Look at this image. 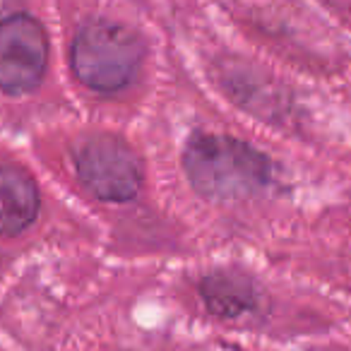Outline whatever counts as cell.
I'll return each instance as SVG.
<instances>
[{"label":"cell","mask_w":351,"mask_h":351,"mask_svg":"<svg viewBox=\"0 0 351 351\" xmlns=\"http://www.w3.org/2000/svg\"><path fill=\"white\" fill-rule=\"evenodd\" d=\"M183 169L191 186L202 197L231 202L253 197L269 183V161L263 152L231 135L191 137L183 154Z\"/></svg>","instance_id":"6da1fadb"},{"label":"cell","mask_w":351,"mask_h":351,"mask_svg":"<svg viewBox=\"0 0 351 351\" xmlns=\"http://www.w3.org/2000/svg\"><path fill=\"white\" fill-rule=\"evenodd\" d=\"M145 44L140 34L118 22H87L70 51L73 73L87 89L101 94L121 92L140 73Z\"/></svg>","instance_id":"7a4b0ae2"},{"label":"cell","mask_w":351,"mask_h":351,"mask_svg":"<svg viewBox=\"0 0 351 351\" xmlns=\"http://www.w3.org/2000/svg\"><path fill=\"white\" fill-rule=\"evenodd\" d=\"M77 178L94 197L104 202H128L140 193L145 166L123 137H87L75 152Z\"/></svg>","instance_id":"3957f363"},{"label":"cell","mask_w":351,"mask_h":351,"mask_svg":"<svg viewBox=\"0 0 351 351\" xmlns=\"http://www.w3.org/2000/svg\"><path fill=\"white\" fill-rule=\"evenodd\" d=\"M49 68V36L27 12L0 17V89L25 94L41 84Z\"/></svg>","instance_id":"277c9868"},{"label":"cell","mask_w":351,"mask_h":351,"mask_svg":"<svg viewBox=\"0 0 351 351\" xmlns=\"http://www.w3.org/2000/svg\"><path fill=\"white\" fill-rule=\"evenodd\" d=\"M39 215V188L25 169L0 164V236H17Z\"/></svg>","instance_id":"5b68a950"}]
</instances>
